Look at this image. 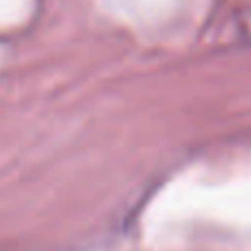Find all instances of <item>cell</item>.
<instances>
[]
</instances>
